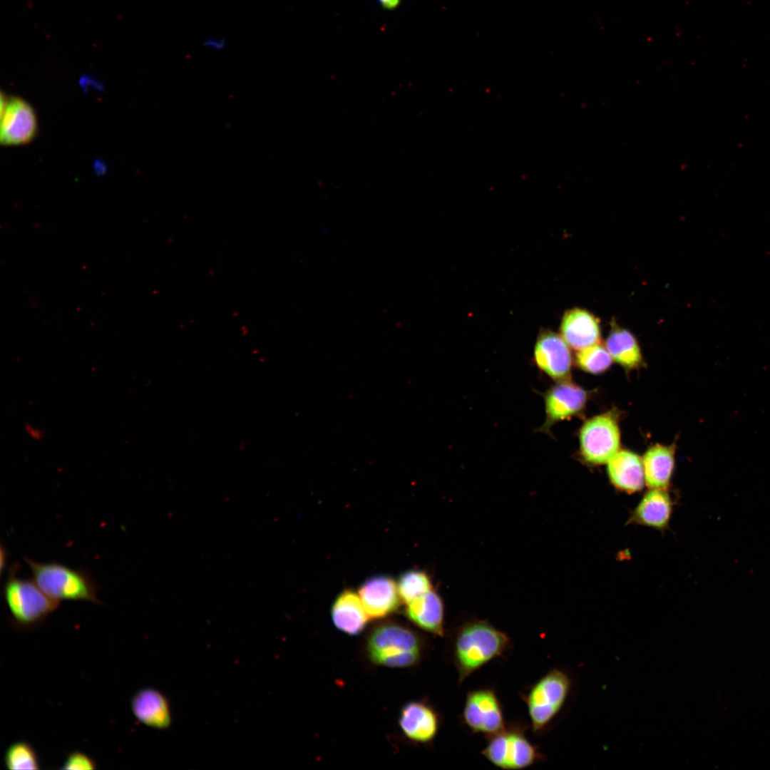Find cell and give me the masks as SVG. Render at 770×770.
<instances>
[{
  "instance_id": "cell-1",
  "label": "cell",
  "mask_w": 770,
  "mask_h": 770,
  "mask_svg": "<svg viewBox=\"0 0 770 770\" xmlns=\"http://www.w3.org/2000/svg\"><path fill=\"white\" fill-rule=\"evenodd\" d=\"M512 647L510 637L487 621L474 620L459 626L449 644L458 684L489 662L506 656Z\"/></svg>"
},
{
  "instance_id": "cell-2",
  "label": "cell",
  "mask_w": 770,
  "mask_h": 770,
  "mask_svg": "<svg viewBox=\"0 0 770 770\" xmlns=\"http://www.w3.org/2000/svg\"><path fill=\"white\" fill-rule=\"evenodd\" d=\"M19 564L9 566L1 595L9 612V622L16 630L28 632L40 627L58 609L60 602L45 594L32 579L18 575Z\"/></svg>"
},
{
  "instance_id": "cell-3",
  "label": "cell",
  "mask_w": 770,
  "mask_h": 770,
  "mask_svg": "<svg viewBox=\"0 0 770 770\" xmlns=\"http://www.w3.org/2000/svg\"><path fill=\"white\" fill-rule=\"evenodd\" d=\"M33 580L51 598L61 602L85 601L103 605L98 597L99 586L91 573L56 563H41L24 557Z\"/></svg>"
},
{
  "instance_id": "cell-4",
  "label": "cell",
  "mask_w": 770,
  "mask_h": 770,
  "mask_svg": "<svg viewBox=\"0 0 770 770\" xmlns=\"http://www.w3.org/2000/svg\"><path fill=\"white\" fill-rule=\"evenodd\" d=\"M425 642L411 629L396 622L380 624L366 641V652L375 664L386 667H409L422 659Z\"/></svg>"
},
{
  "instance_id": "cell-5",
  "label": "cell",
  "mask_w": 770,
  "mask_h": 770,
  "mask_svg": "<svg viewBox=\"0 0 770 770\" xmlns=\"http://www.w3.org/2000/svg\"><path fill=\"white\" fill-rule=\"evenodd\" d=\"M571 687L566 672L552 669L539 678L520 696L525 704L530 728L542 735L563 707Z\"/></svg>"
},
{
  "instance_id": "cell-6",
  "label": "cell",
  "mask_w": 770,
  "mask_h": 770,
  "mask_svg": "<svg viewBox=\"0 0 770 770\" xmlns=\"http://www.w3.org/2000/svg\"><path fill=\"white\" fill-rule=\"evenodd\" d=\"M527 727L519 722L506 723L498 733L486 738L481 754L491 764L503 770H522L544 759L539 748L526 735Z\"/></svg>"
},
{
  "instance_id": "cell-7",
  "label": "cell",
  "mask_w": 770,
  "mask_h": 770,
  "mask_svg": "<svg viewBox=\"0 0 770 770\" xmlns=\"http://www.w3.org/2000/svg\"><path fill=\"white\" fill-rule=\"evenodd\" d=\"M619 415L609 411L587 419L579 432V446L582 458L592 465H601L620 449Z\"/></svg>"
},
{
  "instance_id": "cell-8",
  "label": "cell",
  "mask_w": 770,
  "mask_h": 770,
  "mask_svg": "<svg viewBox=\"0 0 770 770\" xmlns=\"http://www.w3.org/2000/svg\"><path fill=\"white\" fill-rule=\"evenodd\" d=\"M462 724L473 734L491 736L506 725L502 703L495 689L483 687L468 691L462 712Z\"/></svg>"
},
{
  "instance_id": "cell-9",
  "label": "cell",
  "mask_w": 770,
  "mask_h": 770,
  "mask_svg": "<svg viewBox=\"0 0 770 770\" xmlns=\"http://www.w3.org/2000/svg\"><path fill=\"white\" fill-rule=\"evenodd\" d=\"M38 132V120L34 108L24 99L1 96L0 141L5 145L30 143Z\"/></svg>"
},
{
  "instance_id": "cell-10",
  "label": "cell",
  "mask_w": 770,
  "mask_h": 770,
  "mask_svg": "<svg viewBox=\"0 0 770 770\" xmlns=\"http://www.w3.org/2000/svg\"><path fill=\"white\" fill-rule=\"evenodd\" d=\"M545 420L541 430L548 431L555 423L578 416L584 411L589 393L569 379L559 381L543 394Z\"/></svg>"
},
{
  "instance_id": "cell-11",
  "label": "cell",
  "mask_w": 770,
  "mask_h": 770,
  "mask_svg": "<svg viewBox=\"0 0 770 770\" xmlns=\"http://www.w3.org/2000/svg\"><path fill=\"white\" fill-rule=\"evenodd\" d=\"M534 360L537 366L553 379H569L573 358L569 345L558 334L545 332L538 337Z\"/></svg>"
},
{
  "instance_id": "cell-12",
  "label": "cell",
  "mask_w": 770,
  "mask_h": 770,
  "mask_svg": "<svg viewBox=\"0 0 770 770\" xmlns=\"http://www.w3.org/2000/svg\"><path fill=\"white\" fill-rule=\"evenodd\" d=\"M441 719L436 709L427 702L413 701L405 704L399 715V726L411 741L427 744L436 737Z\"/></svg>"
},
{
  "instance_id": "cell-13",
  "label": "cell",
  "mask_w": 770,
  "mask_h": 770,
  "mask_svg": "<svg viewBox=\"0 0 770 770\" xmlns=\"http://www.w3.org/2000/svg\"><path fill=\"white\" fill-rule=\"evenodd\" d=\"M359 595L370 619L385 617L396 611L401 601L396 582L387 575L366 579L359 589Z\"/></svg>"
},
{
  "instance_id": "cell-14",
  "label": "cell",
  "mask_w": 770,
  "mask_h": 770,
  "mask_svg": "<svg viewBox=\"0 0 770 770\" xmlns=\"http://www.w3.org/2000/svg\"><path fill=\"white\" fill-rule=\"evenodd\" d=\"M130 708L135 719L147 727L164 729L172 723L166 697L154 688L145 687L138 690L131 698Z\"/></svg>"
},
{
  "instance_id": "cell-15",
  "label": "cell",
  "mask_w": 770,
  "mask_h": 770,
  "mask_svg": "<svg viewBox=\"0 0 770 770\" xmlns=\"http://www.w3.org/2000/svg\"><path fill=\"white\" fill-rule=\"evenodd\" d=\"M560 332L569 346L577 351L597 344L601 337L599 319L588 311L578 308L565 314Z\"/></svg>"
},
{
  "instance_id": "cell-16",
  "label": "cell",
  "mask_w": 770,
  "mask_h": 770,
  "mask_svg": "<svg viewBox=\"0 0 770 770\" xmlns=\"http://www.w3.org/2000/svg\"><path fill=\"white\" fill-rule=\"evenodd\" d=\"M406 605L405 615L414 625L436 636H444V605L437 592L431 590Z\"/></svg>"
},
{
  "instance_id": "cell-17",
  "label": "cell",
  "mask_w": 770,
  "mask_h": 770,
  "mask_svg": "<svg viewBox=\"0 0 770 770\" xmlns=\"http://www.w3.org/2000/svg\"><path fill=\"white\" fill-rule=\"evenodd\" d=\"M607 471L612 484L627 493L641 490L645 482L642 459L630 450L620 449L607 463Z\"/></svg>"
},
{
  "instance_id": "cell-18",
  "label": "cell",
  "mask_w": 770,
  "mask_h": 770,
  "mask_svg": "<svg viewBox=\"0 0 770 770\" xmlns=\"http://www.w3.org/2000/svg\"><path fill=\"white\" fill-rule=\"evenodd\" d=\"M331 616L334 626L350 635L361 632L370 619L359 594L350 589L337 596L332 605Z\"/></svg>"
},
{
  "instance_id": "cell-19",
  "label": "cell",
  "mask_w": 770,
  "mask_h": 770,
  "mask_svg": "<svg viewBox=\"0 0 770 770\" xmlns=\"http://www.w3.org/2000/svg\"><path fill=\"white\" fill-rule=\"evenodd\" d=\"M673 445L654 444L645 451L642 459L645 481L652 489H666L674 468Z\"/></svg>"
},
{
  "instance_id": "cell-20",
  "label": "cell",
  "mask_w": 770,
  "mask_h": 770,
  "mask_svg": "<svg viewBox=\"0 0 770 770\" xmlns=\"http://www.w3.org/2000/svg\"><path fill=\"white\" fill-rule=\"evenodd\" d=\"M672 508L671 498L664 489L652 488L640 500L631 520L641 525L662 529L669 522Z\"/></svg>"
},
{
  "instance_id": "cell-21",
  "label": "cell",
  "mask_w": 770,
  "mask_h": 770,
  "mask_svg": "<svg viewBox=\"0 0 770 770\" xmlns=\"http://www.w3.org/2000/svg\"><path fill=\"white\" fill-rule=\"evenodd\" d=\"M605 347L613 361L627 370L635 369L643 364L640 345L628 330L614 325L607 336Z\"/></svg>"
},
{
  "instance_id": "cell-22",
  "label": "cell",
  "mask_w": 770,
  "mask_h": 770,
  "mask_svg": "<svg viewBox=\"0 0 770 770\" xmlns=\"http://www.w3.org/2000/svg\"><path fill=\"white\" fill-rule=\"evenodd\" d=\"M396 584L400 598L406 605L432 590L428 574L419 570L403 573Z\"/></svg>"
},
{
  "instance_id": "cell-23",
  "label": "cell",
  "mask_w": 770,
  "mask_h": 770,
  "mask_svg": "<svg viewBox=\"0 0 770 770\" xmlns=\"http://www.w3.org/2000/svg\"><path fill=\"white\" fill-rule=\"evenodd\" d=\"M4 761L11 770H37L40 768L38 755L34 748L26 741H16L6 749Z\"/></svg>"
},
{
  "instance_id": "cell-24",
  "label": "cell",
  "mask_w": 770,
  "mask_h": 770,
  "mask_svg": "<svg viewBox=\"0 0 770 770\" xmlns=\"http://www.w3.org/2000/svg\"><path fill=\"white\" fill-rule=\"evenodd\" d=\"M575 361L580 369L595 374L607 370L613 361L605 346L599 343L578 351Z\"/></svg>"
},
{
  "instance_id": "cell-25",
  "label": "cell",
  "mask_w": 770,
  "mask_h": 770,
  "mask_svg": "<svg viewBox=\"0 0 770 770\" xmlns=\"http://www.w3.org/2000/svg\"><path fill=\"white\" fill-rule=\"evenodd\" d=\"M97 767L96 761L87 754L81 751L71 752L61 766L64 770H91Z\"/></svg>"
},
{
  "instance_id": "cell-26",
  "label": "cell",
  "mask_w": 770,
  "mask_h": 770,
  "mask_svg": "<svg viewBox=\"0 0 770 770\" xmlns=\"http://www.w3.org/2000/svg\"><path fill=\"white\" fill-rule=\"evenodd\" d=\"M202 45L207 49L221 51L225 48L227 41L224 36H210L202 41Z\"/></svg>"
},
{
  "instance_id": "cell-27",
  "label": "cell",
  "mask_w": 770,
  "mask_h": 770,
  "mask_svg": "<svg viewBox=\"0 0 770 770\" xmlns=\"http://www.w3.org/2000/svg\"><path fill=\"white\" fill-rule=\"evenodd\" d=\"M24 431L30 438L36 441L42 439L45 435L41 428L29 422L24 424Z\"/></svg>"
},
{
  "instance_id": "cell-28",
  "label": "cell",
  "mask_w": 770,
  "mask_h": 770,
  "mask_svg": "<svg viewBox=\"0 0 770 770\" xmlns=\"http://www.w3.org/2000/svg\"><path fill=\"white\" fill-rule=\"evenodd\" d=\"M381 5L386 9H394L399 4L400 0H377Z\"/></svg>"
}]
</instances>
